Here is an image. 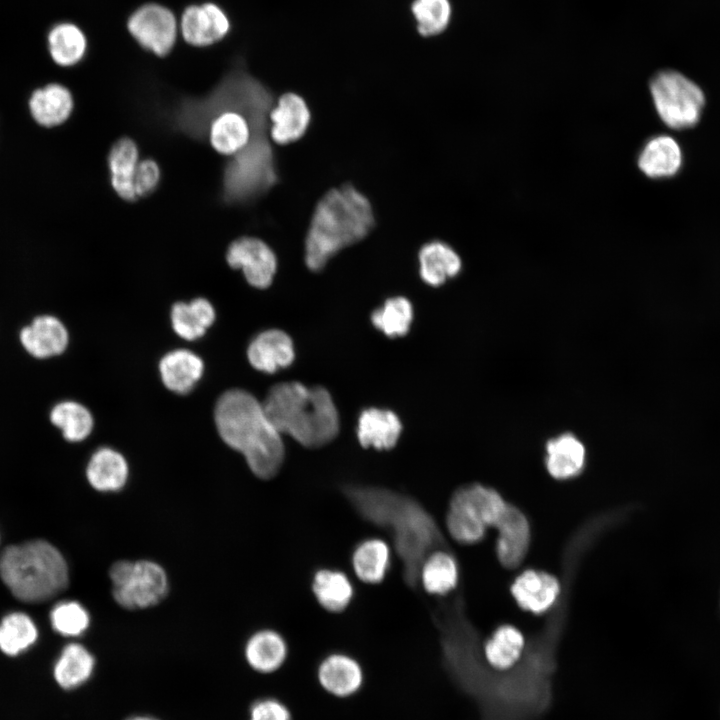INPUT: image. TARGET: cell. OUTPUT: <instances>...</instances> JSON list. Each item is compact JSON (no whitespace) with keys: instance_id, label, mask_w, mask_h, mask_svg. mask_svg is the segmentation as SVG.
I'll use <instances>...</instances> for the list:
<instances>
[{"instance_id":"6da1fadb","label":"cell","mask_w":720,"mask_h":720,"mask_svg":"<svg viewBox=\"0 0 720 720\" xmlns=\"http://www.w3.org/2000/svg\"><path fill=\"white\" fill-rule=\"evenodd\" d=\"M353 510L391 538L404 582L417 589L425 559L445 547L442 532L416 498L391 488L349 484L341 488Z\"/></svg>"},{"instance_id":"7a4b0ae2","label":"cell","mask_w":720,"mask_h":720,"mask_svg":"<svg viewBox=\"0 0 720 720\" xmlns=\"http://www.w3.org/2000/svg\"><path fill=\"white\" fill-rule=\"evenodd\" d=\"M214 418L222 440L244 456L255 476L267 480L279 472L285 457L281 434L252 394L240 389L224 392Z\"/></svg>"},{"instance_id":"3957f363","label":"cell","mask_w":720,"mask_h":720,"mask_svg":"<svg viewBox=\"0 0 720 720\" xmlns=\"http://www.w3.org/2000/svg\"><path fill=\"white\" fill-rule=\"evenodd\" d=\"M374 224L370 202L353 186L328 191L314 210L306 236V265L322 269L340 250L366 237Z\"/></svg>"},{"instance_id":"277c9868","label":"cell","mask_w":720,"mask_h":720,"mask_svg":"<svg viewBox=\"0 0 720 720\" xmlns=\"http://www.w3.org/2000/svg\"><path fill=\"white\" fill-rule=\"evenodd\" d=\"M262 404L276 430L305 447H321L338 434L337 409L330 393L322 387L279 383L270 389Z\"/></svg>"},{"instance_id":"5b68a950","label":"cell","mask_w":720,"mask_h":720,"mask_svg":"<svg viewBox=\"0 0 720 720\" xmlns=\"http://www.w3.org/2000/svg\"><path fill=\"white\" fill-rule=\"evenodd\" d=\"M0 579L24 603L48 601L69 585V567L60 550L45 539H30L0 553Z\"/></svg>"},{"instance_id":"8992f818","label":"cell","mask_w":720,"mask_h":720,"mask_svg":"<svg viewBox=\"0 0 720 720\" xmlns=\"http://www.w3.org/2000/svg\"><path fill=\"white\" fill-rule=\"evenodd\" d=\"M508 503L494 489L471 484L452 495L446 516L450 536L462 544L483 539L488 527H496Z\"/></svg>"},{"instance_id":"52a82bcc","label":"cell","mask_w":720,"mask_h":720,"mask_svg":"<svg viewBox=\"0 0 720 720\" xmlns=\"http://www.w3.org/2000/svg\"><path fill=\"white\" fill-rule=\"evenodd\" d=\"M109 579L114 601L128 610L156 606L169 592L165 569L148 559L114 562L109 568Z\"/></svg>"},{"instance_id":"ba28073f","label":"cell","mask_w":720,"mask_h":720,"mask_svg":"<svg viewBox=\"0 0 720 720\" xmlns=\"http://www.w3.org/2000/svg\"><path fill=\"white\" fill-rule=\"evenodd\" d=\"M649 87L656 112L666 126L682 130L698 123L705 95L695 82L680 72L664 70L653 76Z\"/></svg>"},{"instance_id":"9c48e42d","label":"cell","mask_w":720,"mask_h":720,"mask_svg":"<svg viewBox=\"0 0 720 720\" xmlns=\"http://www.w3.org/2000/svg\"><path fill=\"white\" fill-rule=\"evenodd\" d=\"M127 28L143 49L158 57L168 55L176 43L175 15L158 3H146L135 9L127 20Z\"/></svg>"},{"instance_id":"30bf717a","label":"cell","mask_w":720,"mask_h":720,"mask_svg":"<svg viewBox=\"0 0 720 720\" xmlns=\"http://www.w3.org/2000/svg\"><path fill=\"white\" fill-rule=\"evenodd\" d=\"M179 28L188 44L207 47L223 40L231 29V23L219 5L205 2L187 6L181 14Z\"/></svg>"},{"instance_id":"8fae6325","label":"cell","mask_w":720,"mask_h":720,"mask_svg":"<svg viewBox=\"0 0 720 720\" xmlns=\"http://www.w3.org/2000/svg\"><path fill=\"white\" fill-rule=\"evenodd\" d=\"M226 260L232 268L243 271L249 284L262 289L272 283L277 267L272 249L254 237L233 241L227 250Z\"/></svg>"},{"instance_id":"7c38bea8","label":"cell","mask_w":720,"mask_h":720,"mask_svg":"<svg viewBox=\"0 0 720 720\" xmlns=\"http://www.w3.org/2000/svg\"><path fill=\"white\" fill-rule=\"evenodd\" d=\"M319 687L336 699H348L359 693L364 684L361 664L345 653H332L321 660L316 670Z\"/></svg>"},{"instance_id":"4fadbf2b","label":"cell","mask_w":720,"mask_h":720,"mask_svg":"<svg viewBox=\"0 0 720 720\" xmlns=\"http://www.w3.org/2000/svg\"><path fill=\"white\" fill-rule=\"evenodd\" d=\"M498 530L496 554L500 563L509 569L518 567L524 560L530 544V526L525 515L508 504L495 527Z\"/></svg>"},{"instance_id":"5bb4252c","label":"cell","mask_w":720,"mask_h":720,"mask_svg":"<svg viewBox=\"0 0 720 720\" xmlns=\"http://www.w3.org/2000/svg\"><path fill=\"white\" fill-rule=\"evenodd\" d=\"M561 588L558 579L546 572L526 570L511 586L517 604L534 614H542L557 601Z\"/></svg>"},{"instance_id":"9a60e30c","label":"cell","mask_w":720,"mask_h":720,"mask_svg":"<svg viewBox=\"0 0 720 720\" xmlns=\"http://www.w3.org/2000/svg\"><path fill=\"white\" fill-rule=\"evenodd\" d=\"M639 169L649 178L663 179L675 176L682 167L683 154L679 143L669 135L651 137L642 147L638 159Z\"/></svg>"},{"instance_id":"2e32d148","label":"cell","mask_w":720,"mask_h":720,"mask_svg":"<svg viewBox=\"0 0 720 720\" xmlns=\"http://www.w3.org/2000/svg\"><path fill=\"white\" fill-rule=\"evenodd\" d=\"M247 356L255 369L274 373L289 366L294 360L293 343L291 338L281 330H266L251 341Z\"/></svg>"},{"instance_id":"e0dca14e","label":"cell","mask_w":720,"mask_h":720,"mask_svg":"<svg viewBox=\"0 0 720 720\" xmlns=\"http://www.w3.org/2000/svg\"><path fill=\"white\" fill-rule=\"evenodd\" d=\"M310 111L302 97L294 93L283 94L270 111L271 137L278 144L298 140L310 122Z\"/></svg>"},{"instance_id":"ac0fdd59","label":"cell","mask_w":720,"mask_h":720,"mask_svg":"<svg viewBox=\"0 0 720 720\" xmlns=\"http://www.w3.org/2000/svg\"><path fill=\"white\" fill-rule=\"evenodd\" d=\"M20 341L25 350L36 358L62 353L68 344V333L57 318L43 315L21 330Z\"/></svg>"},{"instance_id":"d6986e66","label":"cell","mask_w":720,"mask_h":720,"mask_svg":"<svg viewBox=\"0 0 720 720\" xmlns=\"http://www.w3.org/2000/svg\"><path fill=\"white\" fill-rule=\"evenodd\" d=\"M244 657L254 671L271 674L278 671L286 662L288 645L277 631L259 630L246 641Z\"/></svg>"},{"instance_id":"ffe728a7","label":"cell","mask_w":720,"mask_h":720,"mask_svg":"<svg viewBox=\"0 0 720 720\" xmlns=\"http://www.w3.org/2000/svg\"><path fill=\"white\" fill-rule=\"evenodd\" d=\"M129 477L126 459L118 451L102 447L96 450L88 461L86 478L90 486L103 493L123 489Z\"/></svg>"},{"instance_id":"44dd1931","label":"cell","mask_w":720,"mask_h":720,"mask_svg":"<svg viewBox=\"0 0 720 720\" xmlns=\"http://www.w3.org/2000/svg\"><path fill=\"white\" fill-rule=\"evenodd\" d=\"M584 444L572 433H563L546 443L545 465L555 479L567 480L580 474L585 466Z\"/></svg>"},{"instance_id":"7402d4cb","label":"cell","mask_w":720,"mask_h":720,"mask_svg":"<svg viewBox=\"0 0 720 720\" xmlns=\"http://www.w3.org/2000/svg\"><path fill=\"white\" fill-rule=\"evenodd\" d=\"M94 655L82 644L71 642L65 645L53 665V678L65 690L84 685L95 670Z\"/></svg>"},{"instance_id":"603a6c76","label":"cell","mask_w":720,"mask_h":720,"mask_svg":"<svg viewBox=\"0 0 720 720\" xmlns=\"http://www.w3.org/2000/svg\"><path fill=\"white\" fill-rule=\"evenodd\" d=\"M401 430V422L392 411L370 408L359 417L357 437L363 447L387 450L396 445Z\"/></svg>"},{"instance_id":"cb8c5ba5","label":"cell","mask_w":720,"mask_h":720,"mask_svg":"<svg viewBox=\"0 0 720 720\" xmlns=\"http://www.w3.org/2000/svg\"><path fill=\"white\" fill-rule=\"evenodd\" d=\"M29 108L37 123L53 127L68 119L73 109V98L63 85L48 84L33 92L29 99Z\"/></svg>"},{"instance_id":"d4e9b609","label":"cell","mask_w":720,"mask_h":720,"mask_svg":"<svg viewBox=\"0 0 720 720\" xmlns=\"http://www.w3.org/2000/svg\"><path fill=\"white\" fill-rule=\"evenodd\" d=\"M138 155L137 145L126 137L115 142L108 155L112 187L121 198L127 201L137 198L134 179L139 163Z\"/></svg>"},{"instance_id":"484cf974","label":"cell","mask_w":720,"mask_h":720,"mask_svg":"<svg viewBox=\"0 0 720 720\" xmlns=\"http://www.w3.org/2000/svg\"><path fill=\"white\" fill-rule=\"evenodd\" d=\"M164 385L171 391L186 394L201 378L203 362L188 350H175L166 354L159 364Z\"/></svg>"},{"instance_id":"4316f807","label":"cell","mask_w":720,"mask_h":720,"mask_svg":"<svg viewBox=\"0 0 720 720\" xmlns=\"http://www.w3.org/2000/svg\"><path fill=\"white\" fill-rule=\"evenodd\" d=\"M251 131L248 119L241 113L224 112L211 123L210 142L213 148L221 154H238L249 145Z\"/></svg>"},{"instance_id":"83f0119b","label":"cell","mask_w":720,"mask_h":720,"mask_svg":"<svg viewBox=\"0 0 720 720\" xmlns=\"http://www.w3.org/2000/svg\"><path fill=\"white\" fill-rule=\"evenodd\" d=\"M419 263L421 278L432 286H439L456 276L462 266L456 251L440 241L429 242L421 248Z\"/></svg>"},{"instance_id":"f1b7e54d","label":"cell","mask_w":720,"mask_h":720,"mask_svg":"<svg viewBox=\"0 0 720 720\" xmlns=\"http://www.w3.org/2000/svg\"><path fill=\"white\" fill-rule=\"evenodd\" d=\"M458 577L457 561L442 548L425 559L420 569L419 585L431 595L444 596L456 588Z\"/></svg>"},{"instance_id":"f546056e","label":"cell","mask_w":720,"mask_h":720,"mask_svg":"<svg viewBox=\"0 0 720 720\" xmlns=\"http://www.w3.org/2000/svg\"><path fill=\"white\" fill-rule=\"evenodd\" d=\"M352 566L356 576L363 582H382L390 567L389 546L378 538L361 541L352 553Z\"/></svg>"},{"instance_id":"4dcf8cb0","label":"cell","mask_w":720,"mask_h":720,"mask_svg":"<svg viewBox=\"0 0 720 720\" xmlns=\"http://www.w3.org/2000/svg\"><path fill=\"white\" fill-rule=\"evenodd\" d=\"M53 61L64 67L79 63L87 52V38L76 24L62 22L54 25L47 37Z\"/></svg>"},{"instance_id":"1f68e13d","label":"cell","mask_w":720,"mask_h":720,"mask_svg":"<svg viewBox=\"0 0 720 720\" xmlns=\"http://www.w3.org/2000/svg\"><path fill=\"white\" fill-rule=\"evenodd\" d=\"M312 591L327 611L340 612L350 604L354 589L347 575L338 570L319 569L313 576Z\"/></svg>"},{"instance_id":"d6a6232c","label":"cell","mask_w":720,"mask_h":720,"mask_svg":"<svg viewBox=\"0 0 720 720\" xmlns=\"http://www.w3.org/2000/svg\"><path fill=\"white\" fill-rule=\"evenodd\" d=\"M215 320V310L204 298H196L190 303H175L171 310L174 331L186 340L201 337Z\"/></svg>"},{"instance_id":"836d02e7","label":"cell","mask_w":720,"mask_h":720,"mask_svg":"<svg viewBox=\"0 0 720 720\" xmlns=\"http://www.w3.org/2000/svg\"><path fill=\"white\" fill-rule=\"evenodd\" d=\"M38 628L33 619L24 612H11L0 621V651L6 656L15 657L38 640Z\"/></svg>"},{"instance_id":"e575fe53","label":"cell","mask_w":720,"mask_h":720,"mask_svg":"<svg viewBox=\"0 0 720 720\" xmlns=\"http://www.w3.org/2000/svg\"><path fill=\"white\" fill-rule=\"evenodd\" d=\"M524 646V636L517 628L512 625H502L485 643L484 653L492 667L506 670L519 660Z\"/></svg>"},{"instance_id":"d590c367","label":"cell","mask_w":720,"mask_h":720,"mask_svg":"<svg viewBox=\"0 0 720 720\" xmlns=\"http://www.w3.org/2000/svg\"><path fill=\"white\" fill-rule=\"evenodd\" d=\"M50 420L70 442L84 440L93 428L90 412L83 405L73 401L57 404L50 413Z\"/></svg>"},{"instance_id":"8d00e7d4","label":"cell","mask_w":720,"mask_h":720,"mask_svg":"<svg viewBox=\"0 0 720 720\" xmlns=\"http://www.w3.org/2000/svg\"><path fill=\"white\" fill-rule=\"evenodd\" d=\"M411 13L417 32L422 37H434L447 29L452 6L449 0H413Z\"/></svg>"},{"instance_id":"74e56055","label":"cell","mask_w":720,"mask_h":720,"mask_svg":"<svg viewBox=\"0 0 720 720\" xmlns=\"http://www.w3.org/2000/svg\"><path fill=\"white\" fill-rule=\"evenodd\" d=\"M413 318L410 302L404 297L388 299L371 316L372 323L389 337L405 335Z\"/></svg>"},{"instance_id":"f35d334b","label":"cell","mask_w":720,"mask_h":720,"mask_svg":"<svg viewBox=\"0 0 720 720\" xmlns=\"http://www.w3.org/2000/svg\"><path fill=\"white\" fill-rule=\"evenodd\" d=\"M53 630L64 637H79L90 626V614L78 601L66 600L55 604L50 611Z\"/></svg>"},{"instance_id":"ab89813d","label":"cell","mask_w":720,"mask_h":720,"mask_svg":"<svg viewBox=\"0 0 720 720\" xmlns=\"http://www.w3.org/2000/svg\"><path fill=\"white\" fill-rule=\"evenodd\" d=\"M249 720H293L289 707L276 698L255 701L249 710Z\"/></svg>"},{"instance_id":"60d3db41","label":"cell","mask_w":720,"mask_h":720,"mask_svg":"<svg viewBox=\"0 0 720 720\" xmlns=\"http://www.w3.org/2000/svg\"><path fill=\"white\" fill-rule=\"evenodd\" d=\"M160 180V168L152 159H145L138 163L134 188L137 197H144L152 193Z\"/></svg>"},{"instance_id":"b9f144b4","label":"cell","mask_w":720,"mask_h":720,"mask_svg":"<svg viewBox=\"0 0 720 720\" xmlns=\"http://www.w3.org/2000/svg\"><path fill=\"white\" fill-rule=\"evenodd\" d=\"M127 720H158V719L151 717V716H146V715H137V716L130 717Z\"/></svg>"}]
</instances>
